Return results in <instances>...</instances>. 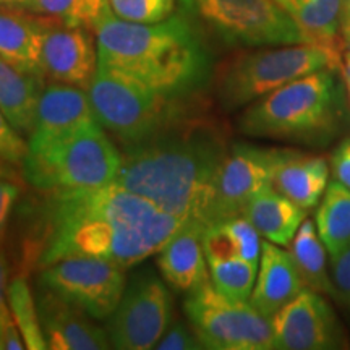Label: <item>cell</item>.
Segmentation results:
<instances>
[{
	"label": "cell",
	"instance_id": "1",
	"mask_svg": "<svg viewBox=\"0 0 350 350\" xmlns=\"http://www.w3.org/2000/svg\"><path fill=\"white\" fill-rule=\"evenodd\" d=\"M41 193L25 208L28 232L21 268L26 271L73 256L131 268L156 255L183 226L182 219L117 183Z\"/></svg>",
	"mask_w": 350,
	"mask_h": 350
},
{
	"label": "cell",
	"instance_id": "2",
	"mask_svg": "<svg viewBox=\"0 0 350 350\" xmlns=\"http://www.w3.org/2000/svg\"><path fill=\"white\" fill-rule=\"evenodd\" d=\"M200 107L146 142L124 148L117 185L152 201L183 222L209 226L217 170L229 142Z\"/></svg>",
	"mask_w": 350,
	"mask_h": 350
},
{
	"label": "cell",
	"instance_id": "3",
	"mask_svg": "<svg viewBox=\"0 0 350 350\" xmlns=\"http://www.w3.org/2000/svg\"><path fill=\"white\" fill-rule=\"evenodd\" d=\"M98 67L172 98H198L211 78V57L185 15L131 23L111 15L96 29Z\"/></svg>",
	"mask_w": 350,
	"mask_h": 350
},
{
	"label": "cell",
	"instance_id": "4",
	"mask_svg": "<svg viewBox=\"0 0 350 350\" xmlns=\"http://www.w3.org/2000/svg\"><path fill=\"white\" fill-rule=\"evenodd\" d=\"M340 113L338 78L334 68H325L256 99L239 117V130L248 137L321 144L336 135Z\"/></svg>",
	"mask_w": 350,
	"mask_h": 350
},
{
	"label": "cell",
	"instance_id": "5",
	"mask_svg": "<svg viewBox=\"0 0 350 350\" xmlns=\"http://www.w3.org/2000/svg\"><path fill=\"white\" fill-rule=\"evenodd\" d=\"M120 165L122 152L96 119L60 138L28 144L21 169L38 191H57L111 185Z\"/></svg>",
	"mask_w": 350,
	"mask_h": 350
},
{
	"label": "cell",
	"instance_id": "6",
	"mask_svg": "<svg viewBox=\"0 0 350 350\" xmlns=\"http://www.w3.org/2000/svg\"><path fill=\"white\" fill-rule=\"evenodd\" d=\"M96 119L122 148L139 144L198 109L195 98H172L98 67L88 88Z\"/></svg>",
	"mask_w": 350,
	"mask_h": 350
},
{
	"label": "cell",
	"instance_id": "7",
	"mask_svg": "<svg viewBox=\"0 0 350 350\" xmlns=\"http://www.w3.org/2000/svg\"><path fill=\"white\" fill-rule=\"evenodd\" d=\"M339 65L334 47L288 44L245 54L227 64L217 78V99L226 111L255 103L287 83Z\"/></svg>",
	"mask_w": 350,
	"mask_h": 350
},
{
	"label": "cell",
	"instance_id": "8",
	"mask_svg": "<svg viewBox=\"0 0 350 350\" xmlns=\"http://www.w3.org/2000/svg\"><path fill=\"white\" fill-rule=\"evenodd\" d=\"M195 16L232 46L265 47L310 42L278 0H182Z\"/></svg>",
	"mask_w": 350,
	"mask_h": 350
},
{
	"label": "cell",
	"instance_id": "9",
	"mask_svg": "<svg viewBox=\"0 0 350 350\" xmlns=\"http://www.w3.org/2000/svg\"><path fill=\"white\" fill-rule=\"evenodd\" d=\"M187 318L204 349L269 350L273 325L250 301H235L204 282L183 301Z\"/></svg>",
	"mask_w": 350,
	"mask_h": 350
},
{
	"label": "cell",
	"instance_id": "10",
	"mask_svg": "<svg viewBox=\"0 0 350 350\" xmlns=\"http://www.w3.org/2000/svg\"><path fill=\"white\" fill-rule=\"evenodd\" d=\"M174 301L164 281L143 271L125 286L116 312L107 323L111 347L119 350L154 349L172 321Z\"/></svg>",
	"mask_w": 350,
	"mask_h": 350
},
{
	"label": "cell",
	"instance_id": "11",
	"mask_svg": "<svg viewBox=\"0 0 350 350\" xmlns=\"http://www.w3.org/2000/svg\"><path fill=\"white\" fill-rule=\"evenodd\" d=\"M125 286L124 269L100 258H65L39 274V287L77 305L94 319L111 318Z\"/></svg>",
	"mask_w": 350,
	"mask_h": 350
},
{
	"label": "cell",
	"instance_id": "12",
	"mask_svg": "<svg viewBox=\"0 0 350 350\" xmlns=\"http://www.w3.org/2000/svg\"><path fill=\"white\" fill-rule=\"evenodd\" d=\"M274 161L275 150L271 148L232 144L214 180L209 226L243 216L253 196L273 187Z\"/></svg>",
	"mask_w": 350,
	"mask_h": 350
},
{
	"label": "cell",
	"instance_id": "13",
	"mask_svg": "<svg viewBox=\"0 0 350 350\" xmlns=\"http://www.w3.org/2000/svg\"><path fill=\"white\" fill-rule=\"evenodd\" d=\"M273 349L331 350L342 344L338 319L318 292L305 288L271 318Z\"/></svg>",
	"mask_w": 350,
	"mask_h": 350
},
{
	"label": "cell",
	"instance_id": "14",
	"mask_svg": "<svg viewBox=\"0 0 350 350\" xmlns=\"http://www.w3.org/2000/svg\"><path fill=\"white\" fill-rule=\"evenodd\" d=\"M41 65L44 77L86 90L98 70V49L90 29L42 18Z\"/></svg>",
	"mask_w": 350,
	"mask_h": 350
},
{
	"label": "cell",
	"instance_id": "15",
	"mask_svg": "<svg viewBox=\"0 0 350 350\" xmlns=\"http://www.w3.org/2000/svg\"><path fill=\"white\" fill-rule=\"evenodd\" d=\"M39 321L51 350H106L111 347L107 331L90 314L54 292L39 287L36 295Z\"/></svg>",
	"mask_w": 350,
	"mask_h": 350
},
{
	"label": "cell",
	"instance_id": "16",
	"mask_svg": "<svg viewBox=\"0 0 350 350\" xmlns=\"http://www.w3.org/2000/svg\"><path fill=\"white\" fill-rule=\"evenodd\" d=\"M96 120L90 94L83 88L55 83L42 88L28 144H42L60 138Z\"/></svg>",
	"mask_w": 350,
	"mask_h": 350
},
{
	"label": "cell",
	"instance_id": "17",
	"mask_svg": "<svg viewBox=\"0 0 350 350\" xmlns=\"http://www.w3.org/2000/svg\"><path fill=\"white\" fill-rule=\"evenodd\" d=\"M305 288L306 286L291 252L282 250L269 240L262 242L256 282L248 300L253 308L271 319Z\"/></svg>",
	"mask_w": 350,
	"mask_h": 350
},
{
	"label": "cell",
	"instance_id": "18",
	"mask_svg": "<svg viewBox=\"0 0 350 350\" xmlns=\"http://www.w3.org/2000/svg\"><path fill=\"white\" fill-rule=\"evenodd\" d=\"M203 232L204 227L196 222H183L157 252V268L175 291L191 292L209 281Z\"/></svg>",
	"mask_w": 350,
	"mask_h": 350
},
{
	"label": "cell",
	"instance_id": "19",
	"mask_svg": "<svg viewBox=\"0 0 350 350\" xmlns=\"http://www.w3.org/2000/svg\"><path fill=\"white\" fill-rule=\"evenodd\" d=\"M327 175L329 167L323 157L275 150L273 188L305 211L321 201L327 187Z\"/></svg>",
	"mask_w": 350,
	"mask_h": 350
},
{
	"label": "cell",
	"instance_id": "20",
	"mask_svg": "<svg viewBox=\"0 0 350 350\" xmlns=\"http://www.w3.org/2000/svg\"><path fill=\"white\" fill-rule=\"evenodd\" d=\"M243 216L255 226L261 237L279 247H288L305 221V209L269 187L253 196Z\"/></svg>",
	"mask_w": 350,
	"mask_h": 350
},
{
	"label": "cell",
	"instance_id": "21",
	"mask_svg": "<svg viewBox=\"0 0 350 350\" xmlns=\"http://www.w3.org/2000/svg\"><path fill=\"white\" fill-rule=\"evenodd\" d=\"M41 41L42 18L0 12V55L21 73L44 80Z\"/></svg>",
	"mask_w": 350,
	"mask_h": 350
},
{
	"label": "cell",
	"instance_id": "22",
	"mask_svg": "<svg viewBox=\"0 0 350 350\" xmlns=\"http://www.w3.org/2000/svg\"><path fill=\"white\" fill-rule=\"evenodd\" d=\"M39 78L21 73L0 55V109L13 126L29 137L36 117L39 94L42 91Z\"/></svg>",
	"mask_w": 350,
	"mask_h": 350
},
{
	"label": "cell",
	"instance_id": "23",
	"mask_svg": "<svg viewBox=\"0 0 350 350\" xmlns=\"http://www.w3.org/2000/svg\"><path fill=\"white\" fill-rule=\"evenodd\" d=\"M317 224L308 219L301 222L291 242V255L294 258L306 288L334 297L331 278L326 269V247H323Z\"/></svg>",
	"mask_w": 350,
	"mask_h": 350
},
{
	"label": "cell",
	"instance_id": "24",
	"mask_svg": "<svg viewBox=\"0 0 350 350\" xmlns=\"http://www.w3.org/2000/svg\"><path fill=\"white\" fill-rule=\"evenodd\" d=\"M317 229L331 258L350 247V190L338 180L326 187L317 211Z\"/></svg>",
	"mask_w": 350,
	"mask_h": 350
},
{
	"label": "cell",
	"instance_id": "25",
	"mask_svg": "<svg viewBox=\"0 0 350 350\" xmlns=\"http://www.w3.org/2000/svg\"><path fill=\"white\" fill-rule=\"evenodd\" d=\"M284 8L291 13L310 42L336 49L334 41L344 0H288Z\"/></svg>",
	"mask_w": 350,
	"mask_h": 350
},
{
	"label": "cell",
	"instance_id": "26",
	"mask_svg": "<svg viewBox=\"0 0 350 350\" xmlns=\"http://www.w3.org/2000/svg\"><path fill=\"white\" fill-rule=\"evenodd\" d=\"M25 7L38 15L90 31H96L113 15L109 0H26Z\"/></svg>",
	"mask_w": 350,
	"mask_h": 350
},
{
	"label": "cell",
	"instance_id": "27",
	"mask_svg": "<svg viewBox=\"0 0 350 350\" xmlns=\"http://www.w3.org/2000/svg\"><path fill=\"white\" fill-rule=\"evenodd\" d=\"M8 306L12 317L23 336L26 349L46 350L47 342L39 321V312L36 299H34L31 287L25 274L16 275L8 286Z\"/></svg>",
	"mask_w": 350,
	"mask_h": 350
},
{
	"label": "cell",
	"instance_id": "28",
	"mask_svg": "<svg viewBox=\"0 0 350 350\" xmlns=\"http://www.w3.org/2000/svg\"><path fill=\"white\" fill-rule=\"evenodd\" d=\"M209 279L217 292L235 301H248L256 282L258 266L243 260L232 258L224 261H209Z\"/></svg>",
	"mask_w": 350,
	"mask_h": 350
},
{
	"label": "cell",
	"instance_id": "29",
	"mask_svg": "<svg viewBox=\"0 0 350 350\" xmlns=\"http://www.w3.org/2000/svg\"><path fill=\"white\" fill-rule=\"evenodd\" d=\"M113 15L131 23H157L169 18L175 0H109Z\"/></svg>",
	"mask_w": 350,
	"mask_h": 350
},
{
	"label": "cell",
	"instance_id": "30",
	"mask_svg": "<svg viewBox=\"0 0 350 350\" xmlns=\"http://www.w3.org/2000/svg\"><path fill=\"white\" fill-rule=\"evenodd\" d=\"M204 255L209 261H224L240 258L239 247L226 221L216 222L206 227L203 232Z\"/></svg>",
	"mask_w": 350,
	"mask_h": 350
},
{
	"label": "cell",
	"instance_id": "31",
	"mask_svg": "<svg viewBox=\"0 0 350 350\" xmlns=\"http://www.w3.org/2000/svg\"><path fill=\"white\" fill-rule=\"evenodd\" d=\"M226 224L229 226L232 235H234L235 242H237L240 258L256 266L260 265L262 242L260 240V232L255 229V226L245 216L227 219Z\"/></svg>",
	"mask_w": 350,
	"mask_h": 350
},
{
	"label": "cell",
	"instance_id": "32",
	"mask_svg": "<svg viewBox=\"0 0 350 350\" xmlns=\"http://www.w3.org/2000/svg\"><path fill=\"white\" fill-rule=\"evenodd\" d=\"M26 152H28V143L8 120L5 112L0 109V159L12 165H21Z\"/></svg>",
	"mask_w": 350,
	"mask_h": 350
},
{
	"label": "cell",
	"instance_id": "33",
	"mask_svg": "<svg viewBox=\"0 0 350 350\" xmlns=\"http://www.w3.org/2000/svg\"><path fill=\"white\" fill-rule=\"evenodd\" d=\"M154 349L159 350H198L204 349L201 340L196 336L193 327H188L185 323L177 321L172 326L169 325L167 329L156 344Z\"/></svg>",
	"mask_w": 350,
	"mask_h": 350
},
{
	"label": "cell",
	"instance_id": "34",
	"mask_svg": "<svg viewBox=\"0 0 350 350\" xmlns=\"http://www.w3.org/2000/svg\"><path fill=\"white\" fill-rule=\"evenodd\" d=\"M331 282L336 299L350 305V247L331 258Z\"/></svg>",
	"mask_w": 350,
	"mask_h": 350
},
{
	"label": "cell",
	"instance_id": "35",
	"mask_svg": "<svg viewBox=\"0 0 350 350\" xmlns=\"http://www.w3.org/2000/svg\"><path fill=\"white\" fill-rule=\"evenodd\" d=\"M20 191L21 188L18 180L0 177V245L5 239L8 221H10L13 208L20 198Z\"/></svg>",
	"mask_w": 350,
	"mask_h": 350
},
{
	"label": "cell",
	"instance_id": "36",
	"mask_svg": "<svg viewBox=\"0 0 350 350\" xmlns=\"http://www.w3.org/2000/svg\"><path fill=\"white\" fill-rule=\"evenodd\" d=\"M334 178L350 190V138L342 139L331 156Z\"/></svg>",
	"mask_w": 350,
	"mask_h": 350
},
{
	"label": "cell",
	"instance_id": "37",
	"mask_svg": "<svg viewBox=\"0 0 350 350\" xmlns=\"http://www.w3.org/2000/svg\"><path fill=\"white\" fill-rule=\"evenodd\" d=\"M26 349L23 336L16 326L13 317H8L0 323V350H21Z\"/></svg>",
	"mask_w": 350,
	"mask_h": 350
},
{
	"label": "cell",
	"instance_id": "38",
	"mask_svg": "<svg viewBox=\"0 0 350 350\" xmlns=\"http://www.w3.org/2000/svg\"><path fill=\"white\" fill-rule=\"evenodd\" d=\"M8 262L7 258L0 252V323L8 317H12L10 306H8Z\"/></svg>",
	"mask_w": 350,
	"mask_h": 350
},
{
	"label": "cell",
	"instance_id": "39",
	"mask_svg": "<svg viewBox=\"0 0 350 350\" xmlns=\"http://www.w3.org/2000/svg\"><path fill=\"white\" fill-rule=\"evenodd\" d=\"M0 177L3 178H12V180H18L20 182V175L15 169L10 167V164L5 163L3 159H0Z\"/></svg>",
	"mask_w": 350,
	"mask_h": 350
},
{
	"label": "cell",
	"instance_id": "40",
	"mask_svg": "<svg viewBox=\"0 0 350 350\" xmlns=\"http://www.w3.org/2000/svg\"><path fill=\"white\" fill-rule=\"evenodd\" d=\"M344 20H349L350 18V0H344Z\"/></svg>",
	"mask_w": 350,
	"mask_h": 350
},
{
	"label": "cell",
	"instance_id": "41",
	"mask_svg": "<svg viewBox=\"0 0 350 350\" xmlns=\"http://www.w3.org/2000/svg\"><path fill=\"white\" fill-rule=\"evenodd\" d=\"M26 0H0V3H8V5H18V3H21V5H25Z\"/></svg>",
	"mask_w": 350,
	"mask_h": 350
},
{
	"label": "cell",
	"instance_id": "42",
	"mask_svg": "<svg viewBox=\"0 0 350 350\" xmlns=\"http://www.w3.org/2000/svg\"><path fill=\"white\" fill-rule=\"evenodd\" d=\"M345 21V33H347V38L350 41V18L349 20H344Z\"/></svg>",
	"mask_w": 350,
	"mask_h": 350
},
{
	"label": "cell",
	"instance_id": "43",
	"mask_svg": "<svg viewBox=\"0 0 350 350\" xmlns=\"http://www.w3.org/2000/svg\"><path fill=\"white\" fill-rule=\"evenodd\" d=\"M278 2H279V3H281V5L284 7V5H286V3L288 2V0H278Z\"/></svg>",
	"mask_w": 350,
	"mask_h": 350
},
{
	"label": "cell",
	"instance_id": "44",
	"mask_svg": "<svg viewBox=\"0 0 350 350\" xmlns=\"http://www.w3.org/2000/svg\"><path fill=\"white\" fill-rule=\"evenodd\" d=\"M347 86H349V96H350V80H347Z\"/></svg>",
	"mask_w": 350,
	"mask_h": 350
},
{
	"label": "cell",
	"instance_id": "45",
	"mask_svg": "<svg viewBox=\"0 0 350 350\" xmlns=\"http://www.w3.org/2000/svg\"><path fill=\"white\" fill-rule=\"evenodd\" d=\"M349 306H350V305H349Z\"/></svg>",
	"mask_w": 350,
	"mask_h": 350
}]
</instances>
